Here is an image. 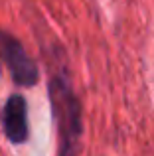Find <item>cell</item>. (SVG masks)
Returning <instances> with one entry per match:
<instances>
[{"label": "cell", "instance_id": "cell-1", "mask_svg": "<svg viewBox=\"0 0 154 156\" xmlns=\"http://www.w3.org/2000/svg\"><path fill=\"white\" fill-rule=\"evenodd\" d=\"M51 109L58 119L59 138H61V156H75L77 142L81 136V113L79 101L75 99L71 85L63 75L54 77L50 83Z\"/></svg>", "mask_w": 154, "mask_h": 156}, {"label": "cell", "instance_id": "cell-3", "mask_svg": "<svg viewBox=\"0 0 154 156\" xmlns=\"http://www.w3.org/2000/svg\"><path fill=\"white\" fill-rule=\"evenodd\" d=\"M4 134L14 144L28 140V105L18 93L10 95L4 105Z\"/></svg>", "mask_w": 154, "mask_h": 156}, {"label": "cell", "instance_id": "cell-2", "mask_svg": "<svg viewBox=\"0 0 154 156\" xmlns=\"http://www.w3.org/2000/svg\"><path fill=\"white\" fill-rule=\"evenodd\" d=\"M0 63L8 69L16 85L32 87L40 79V71L34 59L26 53L24 46L14 36L4 30H0Z\"/></svg>", "mask_w": 154, "mask_h": 156}]
</instances>
